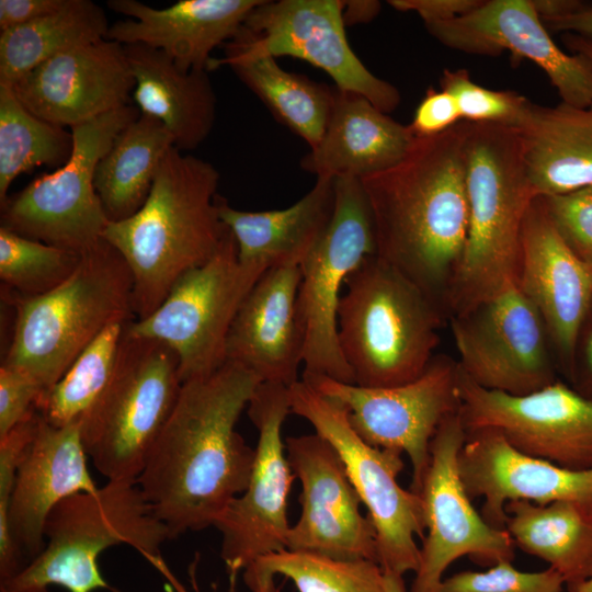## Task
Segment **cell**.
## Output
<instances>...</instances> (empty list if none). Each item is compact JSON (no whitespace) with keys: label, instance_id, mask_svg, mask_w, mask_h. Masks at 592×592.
Masks as SVG:
<instances>
[{"label":"cell","instance_id":"obj_24","mask_svg":"<svg viewBox=\"0 0 592 592\" xmlns=\"http://www.w3.org/2000/svg\"><path fill=\"white\" fill-rule=\"evenodd\" d=\"M81 422L56 426L41 415L19 463L9 504V528L25 562L45 546V524L62 500L98 487L87 465Z\"/></svg>","mask_w":592,"mask_h":592},{"label":"cell","instance_id":"obj_52","mask_svg":"<svg viewBox=\"0 0 592 592\" xmlns=\"http://www.w3.org/2000/svg\"><path fill=\"white\" fill-rule=\"evenodd\" d=\"M385 592H407L403 576L384 572Z\"/></svg>","mask_w":592,"mask_h":592},{"label":"cell","instance_id":"obj_42","mask_svg":"<svg viewBox=\"0 0 592 592\" xmlns=\"http://www.w3.org/2000/svg\"><path fill=\"white\" fill-rule=\"evenodd\" d=\"M544 200L565 242L592 270V185Z\"/></svg>","mask_w":592,"mask_h":592},{"label":"cell","instance_id":"obj_2","mask_svg":"<svg viewBox=\"0 0 592 592\" xmlns=\"http://www.w3.org/2000/svg\"><path fill=\"white\" fill-rule=\"evenodd\" d=\"M466 125L462 121L442 134L415 137L397 164L360 179L376 255L414 283L446 317L468 228Z\"/></svg>","mask_w":592,"mask_h":592},{"label":"cell","instance_id":"obj_55","mask_svg":"<svg viewBox=\"0 0 592 592\" xmlns=\"http://www.w3.org/2000/svg\"><path fill=\"white\" fill-rule=\"evenodd\" d=\"M592 312V311H591Z\"/></svg>","mask_w":592,"mask_h":592},{"label":"cell","instance_id":"obj_21","mask_svg":"<svg viewBox=\"0 0 592 592\" xmlns=\"http://www.w3.org/2000/svg\"><path fill=\"white\" fill-rule=\"evenodd\" d=\"M443 45L468 54L497 56L538 66L556 88L561 102L592 105V61L563 52L551 38L531 0H488L457 19L425 25Z\"/></svg>","mask_w":592,"mask_h":592},{"label":"cell","instance_id":"obj_20","mask_svg":"<svg viewBox=\"0 0 592 592\" xmlns=\"http://www.w3.org/2000/svg\"><path fill=\"white\" fill-rule=\"evenodd\" d=\"M515 283L540 316L568 379L592 311V270L565 242L543 196L533 200L525 216Z\"/></svg>","mask_w":592,"mask_h":592},{"label":"cell","instance_id":"obj_17","mask_svg":"<svg viewBox=\"0 0 592 592\" xmlns=\"http://www.w3.org/2000/svg\"><path fill=\"white\" fill-rule=\"evenodd\" d=\"M459 392L466 432L496 429L527 456L572 470L592 468V400L570 385L556 380L512 396L478 386L459 368Z\"/></svg>","mask_w":592,"mask_h":592},{"label":"cell","instance_id":"obj_46","mask_svg":"<svg viewBox=\"0 0 592 592\" xmlns=\"http://www.w3.org/2000/svg\"><path fill=\"white\" fill-rule=\"evenodd\" d=\"M65 1L0 0V30H10L49 14L61 8Z\"/></svg>","mask_w":592,"mask_h":592},{"label":"cell","instance_id":"obj_48","mask_svg":"<svg viewBox=\"0 0 592 592\" xmlns=\"http://www.w3.org/2000/svg\"><path fill=\"white\" fill-rule=\"evenodd\" d=\"M547 30L573 33L592 39V5L573 14L543 21Z\"/></svg>","mask_w":592,"mask_h":592},{"label":"cell","instance_id":"obj_33","mask_svg":"<svg viewBox=\"0 0 592 592\" xmlns=\"http://www.w3.org/2000/svg\"><path fill=\"white\" fill-rule=\"evenodd\" d=\"M173 137L162 123L140 114L100 159L94 187L110 221L134 215L146 202Z\"/></svg>","mask_w":592,"mask_h":592},{"label":"cell","instance_id":"obj_26","mask_svg":"<svg viewBox=\"0 0 592 592\" xmlns=\"http://www.w3.org/2000/svg\"><path fill=\"white\" fill-rule=\"evenodd\" d=\"M261 1L180 0L157 9L137 0H110L109 8L129 19L110 25L106 38L160 49L184 71H208L212 52L235 37Z\"/></svg>","mask_w":592,"mask_h":592},{"label":"cell","instance_id":"obj_29","mask_svg":"<svg viewBox=\"0 0 592 592\" xmlns=\"http://www.w3.org/2000/svg\"><path fill=\"white\" fill-rule=\"evenodd\" d=\"M140 114L158 119L180 150L197 148L216 118V94L207 70L180 69L164 52L144 45H124Z\"/></svg>","mask_w":592,"mask_h":592},{"label":"cell","instance_id":"obj_25","mask_svg":"<svg viewBox=\"0 0 592 592\" xmlns=\"http://www.w3.org/2000/svg\"><path fill=\"white\" fill-rule=\"evenodd\" d=\"M299 265L267 269L242 301L229 330L227 361L262 382L291 387L304 360L305 331L297 296Z\"/></svg>","mask_w":592,"mask_h":592},{"label":"cell","instance_id":"obj_44","mask_svg":"<svg viewBox=\"0 0 592 592\" xmlns=\"http://www.w3.org/2000/svg\"><path fill=\"white\" fill-rule=\"evenodd\" d=\"M462 121L454 96L431 87L418 104L409 126L415 137H431L448 130Z\"/></svg>","mask_w":592,"mask_h":592},{"label":"cell","instance_id":"obj_1","mask_svg":"<svg viewBox=\"0 0 592 592\" xmlns=\"http://www.w3.org/2000/svg\"><path fill=\"white\" fill-rule=\"evenodd\" d=\"M261 383L252 371L227 361L210 375L182 384L137 478L171 538L213 526L247 489L255 448L236 424Z\"/></svg>","mask_w":592,"mask_h":592},{"label":"cell","instance_id":"obj_5","mask_svg":"<svg viewBox=\"0 0 592 592\" xmlns=\"http://www.w3.org/2000/svg\"><path fill=\"white\" fill-rule=\"evenodd\" d=\"M44 535L43 550L0 583V592H48L50 585L69 592H118L106 582L98 565L99 556L116 545L136 549L177 592L186 591L163 561L161 546L171 536L137 481L107 480L93 491L68 497L49 514Z\"/></svg>","mask_w":592,"mask_h":592},{"label":"cell","instance_id":"obj_3","mask_svg":"<svg viewBox=\"0 0 592 592\" xmlns=\"http://www.w3.org/2000/svg\"><path fill=\"white\" fill-rule=\"evenodd\" d=\"M218 183L212 163L173 146L144 205L126 219L109 221L102 238L130 270L136 319L153 312L184 273L218 249L228 231L218 215Z\"/></svg>","mask_w":592,"mask_h":592},{"label":"cell","instance_id":"obj_8","mask_svg":"<svg viewBox=\"0 0 592 592\" xmlns=\"http://www.w3.org/2000/svg\"><path fill=\"white\" fill-rule=\"evenodd\" d=\"M181 387L174 351L125 328L114 373L80 421L84 451L101 475L137 481Z\"/></svg>","mask_w":592,"mask_h":592},{"label":"cell","instance_id":"obj_9","mask_svg":"<svg viewBox=\"0 0 592 592\" xmlns=\"http://www.w3.org/2000/svg\"><path fill=\"white\" fill-rule=\"evenodd\" d=\"M289 399L291 413L306 419L341 457L375 526L377 562L383 571L415 572L420 563L415 536L423 539L425 517L421 496L397 481L405 466L402 453L367 444L350 424L345 408L303 379L289 387Z\"/></svg>","mask_w":592,"mask_h":592},{"label":"cell","instance_id":"obj_14","mask_svg":"<svg viewBox=\"0 0 592 592\" xmlns=\"http://www.w3.org/2000/svg\"><path fill=\"white\" fill-rule=\"evenodd\" d=\"M449 320L458 366L478 386L524 396L558 380L545 325L515 282Z\"/></svg>","mask_w":592,"mask_h":592},{"label":"cell","instance_id":"obj_28","mask_svg":"<svg viewBox=\"0 0 592 592\" xmlns=\"http://www.w3.org/2000/svg\"><path fill=\"white\" fill-rule=\"evenodd\" d=\"M334 185L335 178L318 177L292 206L264 212L236 209L218 194V215L237 242L239 261L265 270L300 266L332 218Z\"/></svg>","mask_w":592,"mask_h":592},{"label":"cell","instance_id":"obj_37","mask_svg":"<svg viewBox=\"0 0 592 592\" xmlns=\"http://www.w3.org/2000/svg\"><path fill=\"white\" fill-rule=\"evenodd\" d=\"M128 321L107 326L79 354L60 379L41 396L36 409L45 421L56 426L81 421L114 373Z\"/></svg>","mask_w":592,"mask_h":592},{"label":"cell","instance_id":"obj_50","mask_svg":"<svg viewBox=\"0 0 592 592\" xmlns=\"http://www.w3.org/2000/svg\"><path fill=\"white\" fill-rule=\"evenodd\" d=\"M379 10L380 2L378 1H345L343 9L344 23L345 25L367 23L378 14Z\"/></svg>","mask_w":592,"mask_h":592},{"label":"cell","instance_id":"obj_51","mask_svg":"<svg viewBox=\"0 0 592 592\" xmlns=\"http://www.w3.org/2000/svg\"><path fill=\"white\" fill-rule=\"evenodd\" d=\"M562 42L572 54H580L592 61V39L573 33H563Z\"/></svg>","mask_w":592,"mask_h":592},{"label":"cell","instance_id":"obj_43","mask_svg":"<svg viewBox=\"0 0 592 592\" xmlns=\"http://www.w3.org/2000/svg\"><path fill=\"white\" fill-rule=\"evenodd\" d=\"M43 394L42 387L27 375L0 366V437L36 409Z\"/></svg>","mask_w":592,"mask_h":592},{"label":"cell","instance_id":"obj_47","mask_svg":"<svg viewBox=\"0 0 592 592\" xmlns=\"http://www.w3.org/2000/svg\"><path fill=\"white\" fill-rule=\"evenodd\" d=\"M568 382L577 392L592 400V312L579 334Z\"/></svg>","mask_w":592,"mask_h":592},{"label":"cell","instance_id":"obj_40","mask_svg":"<svg viewBox=\"0 0 592 592\" xmlns=\"http://www.w3.org/2000/svg\"><path fill=\"white\" fill-rule=\"evenodd\" d=\"M41 413L33 410L9 433L0 437V583L14 577L25 562L9 528V504L22 455L34 437Z\"/></svg>","mask_w":592,"mask_h":592},{"label":"cell","instance_id":"obj_49","mask_svg":"<svg viewBox=\"0 0 592 592\" xmlns=\"http://www.w3.org/2000/svg\"><path fill=\"white\" fill-rule=\"evenodd\" d=\"M531 3L542 21L573 14L592 5L580 0H531Z\"/></svg>","mask_w":592,"mask_h":592},{"label":"cell","instance_id":"obj_41","mask_svg":"<svg viewBox=\"0 0 592 592\" xmlns=\"http://www.w3.org/2000/svg\"><path fill=\"white\" fill-rule=\"evenodd\" d=\"M562 577L553 568L538 572L501 560L485 571H460L444 578L439 592H562Z\"/></svg>","mask_w":592,"mask_h":592},{"label":"cell","instance_id":"obj_18","mask_svg":"<svg viewBox=\"0 0 592 592\" xmlns=\"http://www.w3.org/2000/svg\"><path fill=\"white\" fill-rule=\"evenodd\" d=\"M342 0H262L234 38L274 58L289 56L326 71L342 91L357 93L390 113L400 103L391 83L372 73L352 50Z\"/></svg>","mask_w":592,"mask_h":592},{"label":"cell","instance_id":"obj_54","mask_svg":"<svg viewBox=\"0 0 592 592\" xmlns=\"http://www.w3.org/2000/svg\"><path fill=\"white\" fill-rule=\"evenodd\" d=\"M272 592H278V591H277V589H275V590H274V591H272Z\"/></svg>","mask_w":592,"mask_h":592},{"label":"cell","instance_id":"obj_16","mask_svg":"<svg viewBox=\"0 0 592 592\" xmlns=\"http://www.w3.org/2000/svg\"><path fill=\"white\" fill-rule=\"evenodd\" d=\"M466 436L459 409L441 423L432 439L431 459L419 492L426 534L409 592H439L446 569L464 556L482 567L514 558L509 533L483 520L462 482L458 454Z\"/></svg>","mask_w":592,"mask_h":592},{"label":"cell","instance_id":"obj_4","mask_svg":"<svg viewBox=\"0 0 592 592\" xmlns=\"http://www.w3.org/2000/svg\"><path fill=\"white\" fill-rule=\"evenodd\" d=\"M465 168L468 228L449 288L448 318L515 282L523 224L535 198L512 126L467 122Z\"/></svg>","mask_w":592,"mask_h":592},{"label":"cell","instance_id":"obj_10","mask_svg":"<svg viewBox=\"0 0 592 592\" xmlns=\"http://www.w3.org/2000/svg\"><path fill=\"white\" fill-rule=\"evenodd\" d=\"M265 271L239 261L237 242L228 229L207 262L184 273L153 312L130 320L126 330L169 345L179 358L182 384L210 375L227 362L232 321Z\"/></svg>","mask_w":592,"mask_h":592},{"label":"cell","instance_id":"obj_38","mask_svg":"<svg viewBox=\"0 0 592 592\" xmlns=\"http://www.w3.org/2000/svg\"><path fill=\"white\" fill-rule=\"evenodd\" d=\"M81 253L33 240L0 227V280L16 295L35 297L76 271Z\"/></svg>","mask_w":592,"mask_h":592},{"label":"cell","instance_id":"obj_13","mask_svg":"<svg viewBox=\"0 0 592 592\" xmlns=\"http://www.w3.org/2000/svg\"><path fill=\"white\" fill-rule=\"evenodd\" d=\"M303 380L339 401L367 444L407 454L412 467L410 490L420 492L432 439L441 423L460 409L457 362L434 355L418 378L391 387H362L306 373Z\"/></svg>","mask_w":592,"mask_h":592},{"label":"cell","instance_id":"obj_22","mask_svg":"<svg viewBox=\"0 0 592 592\" xmlns=\"http://www.w3.org/2000/svg\"><path fill=\"white\" fill-rule=\"evenodd\" d=\"M458 469L467 494L483 499L480 514L496 528L504 530L505 504L517 500L538 505L570 502L592 520V468L572 470L527 456L496 429L467 432Z\"/></svg>","mask_w":592,"mask_h":592},{"label":"cell","instance_id":"obj_27","mask_svg":"<svg viewBox=\"0 0 592 592\" xmlns=\"http://www.w3.org/2000/svg\"><path fill=\"white\" fill-rule=\"evenodd\" d=\"M414 138L409 125L396 122L364 96L337 88L326 132L300 166L316 178L363 179L397 164Z\"/></svg>","mask_w":592,"mask_h":592},{"label":"cell","instance_id":"obj_19","mask_svg":"<svg viewBox=\"0 0 592 592\" xmlns=\"http://www.w3.org/2000/svg\"><path fill=\"white\" fill-rule=\"evenodd\" d=\"M285 449L301 485V512L289 528L286 549L377 562L375 526L362 514V501L335 448L315 432L288 436Z\"/></svg>","mask_w":592,"mask_h":592},{"label":"cell","instance_id":"obj_6","mask_svg":"<svg viewBox=\"0 0 592 592\" xmlns=\"http://www.w3.org/2000/svg\"><path fill=\"white\" fill-rule=\"evenodd\" d=\"M15 321L1 366L47 391L111 323L135 319L133 276L103 238L81 253L71 276L35 297H14Z\"/></svg>","mask_w":592,"mask_h":592},{"label":"cell","instance_id":"obj_23","mask_svg":"<svg viewBox=\"0 0 592 592\" xmlns=\"http://www.w3.org/2000/svg\"><path fill=\"white\" fill-rule=\"evenodd\" d=\"M11 87L34 115L71 128L128 105L135 82L124 45L103 38L44 61Z\"/></svg>","mask_w":592,"mask_h":592},{"label":"cell","instance_id":"obj_39","mask_svg":"<svg viewBox=\"0 0 592 592\" xmlns=\"http://www.w3.org/2000/svg\"><path fill=\"white\" fill-rule=\"evenodd\" d=\"M441 89L454 96L462 119L469 123L516 127L531 102L515 91L492 90L476 83L466 69H444Z\"/></svg>","mask_w":592,"mask_h":592},{"label":"cell","instance_id":"obj_53","mask_svg":"<svg viewBox=\"0 0 592 592\" xmlns=\"http://www.w3.org/2000/svg\"><path fill=\"white\" fill-rule=\"evenodd\" d=\"M568 592H592V577L578 585L568 588Z\"/></svg>","mask_w":592,"mask_h":592},{"label":"cell","instance_id":"obj_11","mask_svg":"<svg viewBox=\"0 0 592 592\" xmlns=\"http://www.w3.org/2000/svg\"><path fill=\"white\" fill-rule=\"evenodd\" d=\"M140 115L125 105L70 128L69 160L1 204V226L10 231L82 253L103 237L109 218L94 187L100 159L116 136Z\"/></svg>","mask_w":592,"mask_h":592},{"label":"cell","instance_id":"obj_15","mask_svg":"<svg viewBox=\"0 0 592 592\" xmlns=\"http://www.w3.org/2000/svg\"><path fill=\"white\" fill-rule=\"evenodd\" d=\"M288 413L289 387L280 384L262 382L248 403V417L259 433L251 477L213 525L221 535L220 557L231 574L286 549L287 501L296 479L282 439Z\"/></svg>","mask_w":592,"mask_h":592},{"label":"cell","instance_id":"obj_31","mask_svg":"<svg viewBox=\"0 0 592 592\" xmlns=\"http://www.w3.org/2000/svg\"><path fill=\"white\" fill-rule=\"evenodd\" d=\"M220 66L230 67L276 119L310 149L319 144L331 116L335 87L286 71L273 56L253 50L236 38L226 44L225 57L212 59L208 71Z\"/></svg>","mask_w":592,"mask_h":592},{"label":"cell","instance_id":"obj_45","mask_svg":"<svg viewBox=\"0 0 592 592\" xmlns=\"http://www.w3.org/2000/svg\"><path fill=\"white\" fill-rule=\"evenodd\" d=\"M483 0H390L396 10L417 13L425 25L447 22L478 8Z\"/></svg>","mask_w":592,"mask_h":592},{"label":"cell","instance_id":"obj_32","mask_svg":"<svg viewBox=\"0 0 592 592\" xmlns=\"http://www.w3.org/2000/svg\"><path fill=\"white\" fill-rule=\"evenodd\" d=\"M504 530L514 546L555 569L568 588L592 577V520L566 501L505 504Z\"/></svg>","mask_w":592,"mask_h":592},{"label":"cell","instance_id":"obj_12","mask_svg":"<svg viewBox=\"0 0 592 592\" xmlns=\"http://www.w3.org/2000/svg\"><path fill=\"white\" fill-rule=\"evenodd\" d=\"M332 218L300 264L297 305L305 331L304 373L354 384L338 339L341 287L376 254L372 214L362 182L335 178Z\"/></svg>","mask_w":592,"mask_h":592},{"label":"cell","instance_id":"obj_7","mask_svg":"<svg viewBox=\"0 0 592 592\" xmlns=\"http://www.w3.org/2000/svg\"><path fill=\"white\" fill-rule=\"evenodd\" d=\"M338 307L341 352L362 387L418 378L440 341L446 316L414 283L376 254L348 277Z\"/></svg>","mask_w":592,"mask_h":592},{"label":"cell","instance_id":"obj_34","mask_svg":"<svg viewBox=\"0 0 592 592\" xmlns=\"http://www.w3.org/2000/svg\"><path fill=\"white\" fill-rule=\"evenodd\" d=\"M104 10L91 0H66L58 10L0 32V84L13 86L44 61L106 38Z\"/></svg>","mask_w":592,"mask_h":592},{"label":"cell","instance_id":"obj_35","mask_svg":"<svg viewBox=\"0 0 592 592\" xmlns=\"http://www.w3.org/2000/svg\"><path fill=\"white\" fill-rule=\"evenodd\" d=\"M281 574L298 592H385L384 571L373 560H341L308 551L282 550L262 556L243 570L251 592H272Z\"/></svg>","mask_w":592,"mask_h":592},{"label":"cell","instance_id":"obj_36","mask_svg":"<svg viewBox=\"0 0 592 592\" xmlns=\"http://www.w3.org/2000/svg\"><path fill=\"white\" fill-rule=\"evenodd\" d=\"M73 148L71 130L39 118L0 84V205L13 181L39 166L62 167Z\"/></svg>","mask_w":592,"mask_h":592},{"label":"cell","instance_id":"obj_30","mask_svg":"<svg viewBox=\"0 0 592 592\" xmlns=\"http://www.w3.org/2000/svg\"><path fill=\"white\" fill-rule=\"evenodd\" d=\"M535 197L592 185V105L530 102L516 127Z\"/></svg>","mask_w":592,"mask_h":592}]
</instances>
